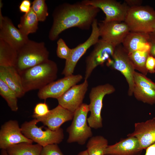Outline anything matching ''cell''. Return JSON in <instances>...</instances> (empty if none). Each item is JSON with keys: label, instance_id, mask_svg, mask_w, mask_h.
Here are the masks:
<instances>
[{"label": "cell", "instance_id": "cell-1", "mask_svg": "<svg viewBox=\"0 0 155 155\" xmlns=\"http://www.w3.org/2000/svg\"><path fill=\"white\" fill-rule=\"evenodd\" d=\"M100 10L82 1L59 5L52 13L53 23L49 33V39L55 41L62 32L72 27L89 29Z\"/></svg>", "mask_w": 155, "mask_h": 155}, {"label": "cell", "instance_id": "cell-2", "mask_svg": "<svg viewBox=\"0 0 155 155\" xmlns=\"http://www.w3.org/2000/svg\"><path fill=\"white\" fill-rule=\"evenodd\" d=\"M57 63L49 59L21 72L19 73L25 92L39 90L54 81L57 78Z\"/></svg>", "mask_w": 155, "mask_h": 155}, {"label": "cell", "instance_id": "cell-3", "mask_svg": "<svg viewBox=\"0 0 155 155\" xmlns=\"http://www.w3.org/2000/svg\"><path fill=\"white\" fill-rule=\"evenodd\" d=\"M49 52L44 42L28 39L17 50L15 67L19 73L48 60Z\"/></svg>", "mask_w": 155, "mask_h": 155}, {"label": "cell", "instance_id": "cell-4", "mask_svg": "<svg viewBox=\"0 0 155 155\" xmlns=\"http://www.w3.org/2000/svg\"><path fill=\"white\" fill-rule=\"evenodd\" d=\"M124 22L130 32L151 34L155 28V11L141 5L129 7Z\"/></svg>", "mask_w": 155, "mask_h": 155}, {"label": "cell", "instance_id": "cell-5", "mask_svg": "<svg viewBox=\"0 0 155 155\" xmlns=\"http://www.w3.org/2000/svg\"><path fill=\"white\" fill-rule=\"evenodd\" d=\"M38 122L35 118L24 122L20 127L22 133L27 138L42 147L49 144H57L62 141L64 135L62 128L52 130L47 127L44 130L42 127H38L37 125Z\"/></svg>", "mask_w": 155, "mask_h": 155}, {"label": "cell", "instance_id": "cell-6", "mask_svg": "<svg viewBox=\"0 0 155 155\" xmlns=\"http://www.w3.org/2000/svg\"><path fill=\"white\" fill-rule=\"evenodd\" d=\"M89 111L88 105L83 103L74 113L71 124L66 130L69 134L68 143L77 142L83 145L89 138L92 137L91 128L87 124Z\"/></svg>", "mask_w": 155, "mask_h": 155}, {"label": "cell", "instance_id": "cell-7", "mask_svg": "<svg viewBox=\"0 0 155 155\" xmlns=\"http://www.w3.org/2000/svg\"><path fill=\"white\" fill-rule=\"evenodd\" d=\"M115 91L114 87L109 84L98 85L91 89L88 104L90 114L87 118L88 123L91 128L96 129L102 127L101 112L103 98L106 95L112 93Z\"/></svg>", "mask_w": 155, "mask_h": 155}, {"label": "cell", "instance_id": "cell-8", "mask_svg": "<svg viewBox=\"0 0 155 155\" xmlns=\"http://www.w3.org/2000/svg\"><path fill=\"white\" fill-rule=\"evenodd\" d=\"M106 62L107 66L119 71L124 76L129 85L128 94L131 96L134 87L133 75L135 71L127 53L123 48L117 46L111 57Z\"/></svg>", "mask_w": 155, "mask_h": 155}, {"label": "cell", "instance_id": "cell-9", "mask_svg": "<svg viewBox=\"0 0 155 155\" xmlns=\"http://www.w3.org/2000/svg\"><path fill=\"white\" fill-rule=\"evenodd\" d=\"M91 27L92 32L88 38L83 43L72 49L69 58L65 60V67L62 72V74L65 76L73 74L79 59L92 46L94 45L99 39L98 23L96 19L94 20Z\"/></svg>", "mask_w": 155, "mask_h": 155}, {"label": "cell", "instance_id": "cell-10", "mask_svg": "<svg viewBox=\"0 0 155 155\" xmlns=\"http://www.w3.org/2000/svg\"><path fill=\"white\" fill-rule=\"evenodd\" d=\"M116 47L101 39L99 40L86 58L85 80H87L96 67L111 57Z\"/></svg>", "mask_w": 155, "mask_h": 155}, {"label": "cell", "instance_id": "cell-11", "mask_svg": "<svg viewBox=\"0 0 155 155\" xmlns=\"http://www.w3.org/2000/svg\"><path fill=\"white\" fill-rule=\"evenodd\" d=\"M80 74L72 75L56 81H54L39 90L37 96L41 99L46 100L49 98L57 99L67 90L76 85L83 79Z\"/></svg>", "mask_w": 155, "mask_h": 155}, {"label": "cell", "instance_id": "cell-12", "mask_svg": "<svg viewBox=\"0 0 155 155\" xmlns=\"http://www.w3.org/2000/svg\"><path fill=\"white\" fill-rule=\"evenodd\" d=\"M85 4L102 10L106 17L104 22L124 21L129 8L125 4H122L114 0H84Z\"/></svg>", "mask_w": 155, "mask_h": 155}, {"label": "cell", "instance_id": "cell-13", "mask_svg": "<svg viewBox=\"0 0 155 155\" xmlns=\"http://www.w3.org/2000/svg\"><path fill=\"white\" fill-rule=\"evenodd\" d=\"M0 3V39H1L18 50L29 39L28 36L23 34L14 25L8 17L3 16Z\"/></svg>", "mask_w": 155, "mask_h": 155}, {"label": "cell", "instance_id": "cell-14", "mask_svg": "<svg viewBox=\"0 0 155 155\" xmlns=\"http://www.w3.org/2000/svg\"><path fill=\"white\" fill-rule=\"evenodd\" d=\"M100 37L102 40L116 46L122 43L124 38L130 32L124 22L116 21L98 24Z\"/></svg>", "mask_w": 155, "mask_h": 155}, {"label": "cell", "instance_id": "cell-15", "mask_svg": "<svg viewBox=\"0 0 155 155\" xmlns=\"http://www.w3.org/2000/svg\"><path fill=\"white\" fill-rule=\"evenodd\" d=\"M33 142L22 133L18 122L10 120L5 123L0 130V148L6 150L9 147L18 144Z\"/></svg>", "mask_w": 155, "mask_h": 155}, {"label": "cell", "instance_id": "cell-16", "mask_svg": "<svg viewBox=\"0 0 155 155\" xmlns=\"http://www.w3.org/2000/svg\"><path fill=\"white\" fill-rule=\"evenodd\" d=\"M88 86L87 80H84L82 83L73 86L57 99L59 105L74 113L83 103Z\"/></svg>", "mask_w": 155, "mask_h": 155}, {"label": "cell", "instance_id": "cell-17", "mask_svg": "<svg viewBox=\"0 0 155 155\" xmlns=\"http://www.w3.org/2000/svg\"><path fill=\"white\" fill-rule=\"evenodd\" d=\"M127 136L136 137L142 149H146L155 142V118L135 123L134 131L128 134Z\"/></svg>", "mask_w": 155, "mask_h": 155}, {"label": "cell", "instance_id": "cell-18", "mask_svg": "<svg viewBox=\"0 0 155 155\" xmlns=\"http://www.w3.org/2000/svg\"><path fill=\"white\" fill-rule=\"evenodd\" d=\"M74 113L58 105L50 110L45 116L36 117L38 122H42L44 125L52 130H56L60 128L65 122L73 119Z\"/></svg>", "mask_w": 155, "mask_h": 155}, {"label": "cell", "instance_id": "cell-19", "mask_svg": "<svg viewBox=\"0 0 155 155\" xmlns=\"http://www.w3.org/2000/svg\"><path fill=\"white\" fill-rule=\"evenodd\" d=\"M142 150L136 137L127 136L113 145H108L104 155H137Z\"/></svg>", "mask_w": 155, "mask_h": 155}, {"label": "cell", "instance_id": "cell-20", "mask_svg": "<svg viewBox=\"0 0 155 155\" xmlns=\"http://www.w3.org/2000/svg\"><path fill=\"white\" fill-rule=\"evenodd\" d=\"M150 34L130 32L122 43L127 53L137 51H150L151 44Z\"/></svg>", "mask_w": 155, "mask_h": 155}, {"label": "cell", "instance_id": "cell-21", "mask_svg": "<svg viewBox=\"0 0 155 155\" xmlns=\"http://www.w3.org/2000/svg\"><path fill=\"white\" fill-rule=\"evenodd\" d=\"M0 79L16 94L18 98L24 95L26 92L20 75L14 67L0 66Z\"/></svg>", "mask_w": 155, "mask_h": 155}, {"label": "cell", "instance_id": "cell-22", "mask_svg": "<svg viewBox=\"0 0 155 155\" xmlns=\"http://www.w3.org/2000/svg\"><path fill=\"white\" fill-rule=\"evenodd\" d=\"M133 94L138 100L151 105L155 104V84L147 81L135 84Z\"/></svg>", "mask_w": 155, "mask_h": 155}, {"label": "cell", "instance_id": "cell-23", "mask_svg": "<svg viewBox=\"0 0 155 155\" xmlns=\"http://www.w3.org/2000/svg\"><path fill=\"white\" fill-rule=\"evenodd\" d=\"M38 22L36 15L31 8L28 12L21 17L18 26V29L23 34L28 36L29 34L36 32L38 29Z\"/></svg>", "mask_w": 155, "mask_h": 155}, {"label": "cell", "instance_id": "cell-24", "mask_svg": "<svg viewBox=\"0 0 155 155\" xmlns=\"http://www.w3.org/2000/svg\"><path fill=\"white\" fill-rule=\"evenodd\" d=\"M17 50L5 41L0 39V66L15 67Z\"/></svg>", "mask_w": 155, "mask_h": 155}, {"label": "cell", "instance_id": "cell-25", "mask_svg": "<svg viewBox=\"0 0 155 155\" xmlns=\"http://www.w3.org/2000/svg\"><path fill=\"white\" fill-rule=\"evenodd\" d=\"M42 148L38 144L23 143L13 145L6 150L9 155H40Z\"/></svg>", "mask_w": 155, "mask_h": 155}, {"label": "cell", "instance_id": "cell-26", "mask_svg": "<svg viewBox=\"0 0 155 155\" xmlns=\"http://www.w3.org/2000/svg\"><path fill=\"white\" fill-rule=\"evenodd\" d=\"M108 143L107 140L102 136L92 137L86 145L88 155H104Z\"/></svg>", "mask_w": 155, "mask_h": 155}, {"label": "cell", "instance_id": "cell-27", "mask_svg": "<svg viewBox=\"0 0 155 155\" xmlns=\"http://www.w3.org/2000/svg\"><path fill=\"white\" fill-rule=\"evenodd\" d=\"M127 53L135 69L146 75L148 71L146 67V64L147 58L150 55V51H137Z\"/></svg>", "mask_w": 155, "mask_h": 155}, {"label": "cell", "instance_id": "cell-28", "mask_svg": "<svg viewBox=\"0 0 155 155\" xmlns=\"http://www.w3.org/2000/svg\"><path fill=\"white\" fill-rule=\"evenodd\" d=\"M0 94L5 99L12 111L16 112L18 110V98L16 94L0 79Z\"/></svg>", "mask_w": 155, "mask_h": 155}, {"label": "cell", "instance_id": "cell-29", "mask_svg": "<svg viewBox=\"0 0 155 155\" xmlns=\"http://www.w3.org/2000/svg\"><path fill=\"white\" fill-rule=\"evenodd\" d=\"M31 8L36 15L39 21L44 22L49 15L47 6L44 0H34Z\"/></svg>", "mask_w": 155, "mask_h": 155}, {"label": "cell", "instance_id": "cell-30", "mask_svg": "<svg viewBox=\"0 0 155 155\" xmlns=\"http://www.w3.org/2000/svg\"><path fill=\"white\" fill-rule=\"evenodd\" d=\"M56 54L60 58L67 60L69 57L72 49L67 45L64 40L62 38H59L57 42Z\"/></svg>", "mask_w": 155, "mask_h": 155}, {"label": "cell", "instance_id": "cell-31", "mask_svg": "<svg viewBox=\"0 0 155 155\" xmlns=\"http://www.w3.org/2000/svg\"><path fill=\"white\" fill-rule=\"evenodd\" d=\"M40 155H64L57 144H53L42 147Z\"/></svg>", "mask_w": 155, "mask_h": 155}, {"label": "cell", "instance_id": "cell-32", "mask_svg": "<svg viewBox=\"0 0 155 155\" xmlns=\"http://www.w3.org/2000/svg\"><path fill=\"white\" fill-rule=\"evenodd\" d=\"M49 111L48 106L45 102L38 103L34 107L33 117L34 118L44 116L49 113Z\"/></svg>", "mask_w": 155, "mask_h": 155}, {"label": "cell", "instance_id": "cell-33", "mask_svg": "<svg viewBox=\"0 0 155 155\" xmlns=\"http://www.w3.org/2000/svg\"><path fill=\"white\" fill-rule=\"evenodd\" d=\"M146 67L148 72L151 73L155 72V58L150 55L147 58Z\"/></svg>", "mask_w": 155, "mask_h": 155}, {"label": "cell", "instance_id": "cell-34", "mask_svg": "<svg viewBox=\"0 0 155 155\" xmlns=\"http://www.w3.org/2000/svg\"><path fill=\"white\" fill-rule=\"evenodd\" d=\"M31 4L29 0H23L22 1L19 6L20 11L25 13L28 12L31 8Z\"/></svg>", "mask_w": 155, "mask_h": 155}, {"label": "cell", "instance_id": "cell-35", "mask_svg": "<svg viewBox=\"0 0 155 155\" xmlns=\"http://www.w3.org/2000/svg\"><path fill=\"white\" fill-rule=\"evenodd\" d=\"M150 34V42L151 44L150 54V55L155 58V37L151 34Z\"/></svg>", "mask_w": 155, "mask_h": 155}, {"label": "cell", "instance_id": "cell-36", "mask_svg": "<svg viewBox=\"0 0 155 155\" xmlns=\"http://www.w3.org/2000/svg\"><path fill=\"white\" fill-rule=\"evenodd\" d=\"M146 149V151L144 155H155V142Z\"/></svg>", "mask_w": 155, "mask_h": 155}, {"label": "cell", "instance_id": "cell-37", "mask_svg": "<svg viewBox=\"0 0 155 155\" xmlns=\"http://www.w3.org/2000/svg\"><path fill=\"white\" fill-rule=\"evenodd\" d=\"M125 1L127 5L132 7L140 5L142 1L140 0H126Z\"/></svg>", "mask_w": 155, "mask_h": 155}, {"label": "cell", "instance_id": "cell-38", "mask_svg": "<svg viewBox=\"0 0 155 155\" xmlns=\"http://www.w3.org/2000/svg\"><path fill=\"white\" fill-rule=\"evenodd\" d=\"M77 155H88L87 150L82 151L80 152Z\"/></svg>", "mask_w": 155, "mask_h": 155}, {"label": "cell", "instance_id": "cell-39", "mask_svg": "<svg viewBox=\"0 0 155 155\" xmlns=\"http://www.w3.org/2000/svg\"><path fill=\"white\" fill-rule=\"evenodd\" d=\"M0 155H9L5 150L2 149Z\"/></svg>", "mask_w": 155, "mask_h": 155}, {"label": "cell", "instance_id": "cell-40", "mask_svg": "<svg viewBox=\"0 0 155 155\" xmlns=\"http://www.w3.org/2000/svg\"><path fill=\"white\" fill-rule=\"evenodd\" d=\"M151 34L155 37V28L152 32Z\"/></svg>", "mask_w": 155, "mask_h": 155}]
</instances>
